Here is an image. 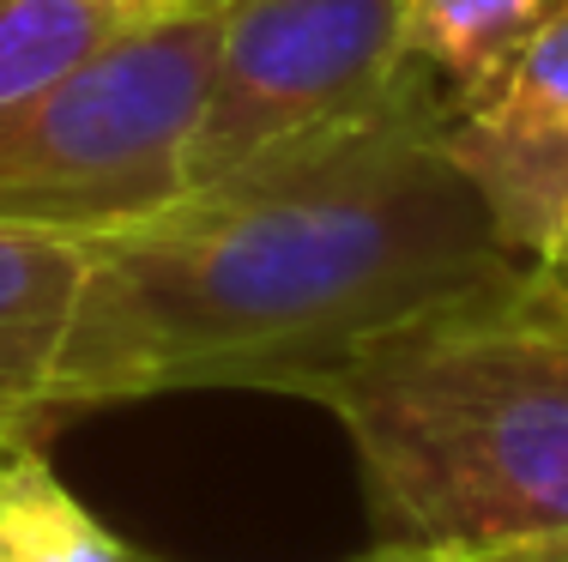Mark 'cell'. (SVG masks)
Instances as JSON below:
<instances>
[{
	"label": "cell",
	"instance_id": "5b68a950",
	"mask_svg": "<svg viewBox=\"0 0 568 562\" xmlns=\"http://www.w3.org/2000/svg\"><path fill=\"white\" fill-rule=\"evenodd\" d=\"M448 157L520 266L568 260V12L448 110Z\"/></svg>",
	"mask_w": 568,
	"mask_h": 562
},
{
	"label": "cell",
	"instance_id": "6da1fadb",
	"mask_svg": "<svg viewBox=\"0 0 568 562\" xmlns=\"http://www.w3.org/2000/svg\"><path fill=\"white\" fill-rule=\"evenodd\" d=\"M424 61L369 115L85 236L49 423L187 387L308 399L369 339L514 273L448 157Z\"/></svg>",
	"mask_w": 568,
	"mask_h": 562
},
{
	"label": "cell",
	"instance_id": "30bf717a",
	"mask_svg": "<svg viewBox=\"0 0 568 562\" xmlns=\"http://www.w3.org/2000/svg\"><path fill=\"white\" fill-rule=\"evenodd\" d=\"M357 562H503V556H466V551H424V544H375Z\"/></svg>",
	"mask_w": 568,
	"mask_h": 562
},
{
	"label": "cell",
	"instance_id": "7c38bea8",
	"mask_svg": "<svg viewBox=\"0 0 568 562\" xmlns=\"http://www.w3.org/2000/svg\"><path fill=\"white\" fill-rule=\"evenodd\" d=\"M12 441H24V436H0V453H7V448H12Z\"/></svg>",
	"mask_w": 568,
	"mask_h": 562
},
{
	"label": "cell",
	"instance_id": "7a4b0ae2",
	"mask_svg": "<svg viewBox=\"0 0 568 562\" xmlns=\"http://www.w3.org/2000/svg\"><path fill=\"white\" fill-rule=\"evenodd\" d=\"M375 544L503 556L568 539V273L514 266L369 339L315 387Z\"/></svg>",
	"mask_w": 568,
	"mask_h": 562
},
{
	"label": "cell",
	"instance_id": "4fadbf2b",
	"mask_svg": "<svg viewBox=\"0 0 568 562\" xmlns=\"http://www.w3.org/2000/svg\"><path fill=\"white\" fill-rule=\"evenodd\" d=\"M562 273H568V266H562Z\"/></svg>",
	"mask_w": 568,
	"mask_h": 562
},
{
	"label": "cell",
	"instance_id": "277c9868",
	"mask_svg": "<svg viewBox=\"0 0 568 562\" xmlns=\"http://www.w3.org/2000/svg\"><path fill=\"white\" fill-rule=\"evenodd\" d=\"M405 67V0H224L187 187L369 115Z\"/></svg>",
	"mask_w": 568,
	"mask_h": 562
},
{
	"label": "cell",
	"instance_id": "52a82bcc",
	"mask_svg": "<svg viewBox=\"0 0 568 562\" xmlns=\"http://www.w3.org/2000/svg\"><path fill=\"white\" fill-rule=\"evenodd\" d=\"M200 0H0V110Z\"/></svg>",
	"mask_w": 568,
	"mask_h": 562
},
{
	"label": "cell",
	"instance_id": "3957f363",
	"mask_svg": "<svg viewBox=\"0 0 568 562\" xmlns=\"http://www.w3.org/2000/svg\"><path fill=\"white\" fill-rule=\"evenodd\" d=\"M224 0L175 12L103 49L49 91L0 110V224L110 236L187 194Z\"/></svg>",
	"mask_w": 568,
	"mask_h": 562
},
{
	"label": "cell",
	"instance_id": "ba28073f",
	"mask_svg": "<svg viewBox=\"0 0 568 562\" xmlns=\"http://www.w3.org/2000/svg\"><path fill=\"white\" fill-rule=\"evenodd\" d=\"M562 12L568 0H405V55L424 61L454 103H466Z\"/></svg>",
	"mask_w": 568,
	"mask_h": 562
},
{
	"label": "cell",
	"instance_id": "8992f818",
	"mask_svg": "<svg viewBox=\"0 0 568 562\" xmlns=\"http://www.w3.org/2000/svg\"><path fill=\"white\" fill-rule=\"evenodd\" d=\"M85 266L91 254L79 236L0 224V436L49 430V381L85 290Z\"/></svg>",
	"mask_w": 568,
	"mask_h": 562
},
{
	"label": "cell",
	"instance_id": "5bb4252c",
	"mask_svg": "<svg viewBox=\"0 0 568 562\" xmlns=\"http://www.w3.org/2000/svg\"><path fill=\"white\" fill-rule=\"evenodd\" d=\"M562 266H568V260H562Z\"/></svg>",
	"mask_w": 568,
	"mask_h": 562
},
{
	"label": "cell",
	"instance_id": "9c48e42d",
	"mask_svg": "<svg viewBox=\"0 0 568 562\" xmlns=\"http://www.w3.org/2000/svg\"><path fill=\"white\" fill-rule=\"evenodd\" d=\"M0 562H164L103 527L61 484L43 436H24L0 453Z\"/></svg>",
	"mask_w": 568,
	"mask_h": 562
},
{
	"label": "cell",
	"instance_id": "8fae6325",
	"mask_svg": "<svg viewBox=\"0 0 568 562\" xmlns=\"http://www.w3.org/2000/svg\"><path fill=\"white\" fill-rule=\"evenodd\" d=\"M503 562H568V539H557V544H532V551H503Z\"/></svg>",
	"mask_w": 568,
	"mask_h": 562
}]
</instances>
